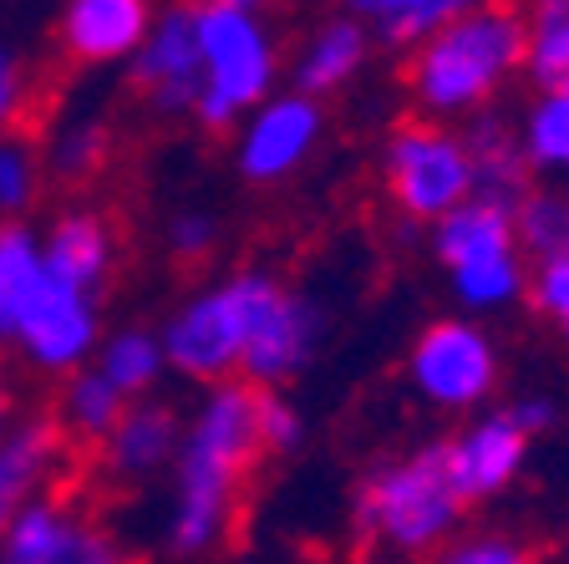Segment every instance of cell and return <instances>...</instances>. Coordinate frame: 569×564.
I'll return each mask as SVG.
<instances>
[{
    "label": "cell",
    "mask_w": 569,
    "mask_h": 564,
    "mask_svg": "<svg viewBox=\"0 0 569 564\" xmlns=\"http://www.w3.org/2000/svg\"><path fill=\"white\" fill-rule=\"evenodd\" d=\"M254 402H260V387L234 376L219 387H203V397L183 417V443L173 458V504H168V550L178 560H203L234 530L244 483L264 458Z\"/></svg>",
    "instance_id": "cell-1"
},
{
    "label": "cell",
    "mask_w": 569,
    "mask_h": 564,
    "mask_svg": "<svg viewBox=\"0 0 569 564\" xmlns=\"http://www.w3.org/2000/svg\"><path fill=\"white\" fill-rule=\"evenodd\" d=\"M523 11L488 0L407 51V92L432 122L473 118L523 71Z\"/></svg>",
    "instance_id": "cell-2"
},
{
    "label": "cell",
    "mask_w": 569,
    "mask_h": 564,
    "mask_svg": "<svg viewBox=\"0 0 569 564\" xmlns=\"http://www.w3.org/2000/svg\"><path fill=\"white\" fill-rule=\"evenodd\" d=\"M468 498L448 468V443H427L407 458H391L356 483L351 524L361 540L391 554H438L458 534Z\"/></svg>",
    "instance_id": "cell-3"
},
{
    "label": "cell",
    "mask_w": 569,
    "mask_h": 564,
    "mask_svg": "<svg viewBox=\"0 0 569 564\" xmlns=\"http://www.w3.org/2000/svg\"><path fill=\"white\" fill-rule=\"evenodd\" d=\"M203 57V92L193 102V122L209 132L239 128L244 112L264 102L280 82V41L270 21L229 0H193Z\"/></svg>",
    "instance_id": "cell-4"
},
{
    "label": "cell",
    "mask_w": 569,
    "mask_h": 564,
    "mask_svg": "<svg viewBox=\"0 0 569 564\" xmlns=\"http://www.w3.org/2000/svg\"><path fill=\"white\" fill-rule=\"evenodd\" d=\"M270 285H274L270 270H234L224 280L183 295L158 326L168 372L183 376V382H199V387L234 382L239 362H244L249 326L260 316V300Z\"/></svg>",
    "instance_id": "cell-5"
},
{
    "label": "cell",
    "mask_w": 569,
    "mask_h": 564,
    "mask_svg": "<svg viewBox=\"0 0 569 564\" xmlns=\"http://www.w3.org/2000/svg\"><path fill=\"white\" fill-rule=\"evenodd\" d=\"M432 249L468 310H509L529 295V265L513 229V209L468 199L432 224Z\"/></svg>",
    "instance_id": "cell-6"
},
{
    "label": "cell",
    "mask_w": 569,
    "mask_h": 564,
    "mask_svg": "<svg viewBox=\"0 0 569 564\" xmlns=\"http://www.w3.org/2000/svg\"><path fill=\"white\" fill-rule=\"evenodd\" d=\"M387 194L397 214L412 224H438L458 204L473 199V158L458 128L432 118H412L387 138L381 154Z\"/></svg>",
    "instance_id": "cell-7"
},
{
    "label": "cell",
    "mask_w": 569,
    "mask_h": 564,
    "mask_svg": "<svg viewBox=\"0 0 569 564\" xmlns=\"http://www.w3.org/2000/svg\"><path fill=\"white\" fill-rule=\"evenodd\" d=\"M407 376L422 402L442 412H468L493 397L498 387V346L473 320H432L412 342Z\"/></svg>",
    "instance_id": "cell-8"
},
{
    "label": "cell",
    "mask_w": 569,
    "mask_h": 564,
    "mask_svg": "<svg viewBox=\"0 0 569 564\" xmlns=\"http://www.w3.org/2000/svg\"><path fill=\"white\" fill-rule=\"evenodd\" d=\"M320 132H326V112L316 97L296 92V87L270 92L234 128V174L260 188L284 184L310 164V154L320 148Z\"/></svg>",
    "instance_id": "cell-9"
},
{
    "label": "cell",
    "mask_w": 569,
    "mask_h": 564,
    "mask_svg": "<svg viewBox=\"0 0 569 564\" xmlns=\"http://www.w3.org/2000/svg\"><path fill=\"white\" fill-rule=\"evenodd\" d=\"M107 326H102V295L77 290V285L61 280H41L31 310L21 316V330H16V352L31 372L41 376H61L67 382L71 372L92 366L97 346H102Z\"/></svg>",
    "instance_id": "cell-10"
},
{
    "label": "cell",
    "mask_w": 569,
    "mask_h": 564,
    "mask_svg": "<svg viewBox=\"0 0 569 564\" xmlns=\"http://www.w3.org/2000/svg\"><path fill=\"white\" fill-rule=\"evenodd\" d=\"M320 342H326V310L306 290H290V285L274 280L260 300L254 326H249L239 382H249V387H260V392L290 387L320 356Z\"/></svg>",
    "instance_id": "cell-11"
},
{
    "label": "cell",
    "mask_w": 569,
    "mask_h": 564,
    "mask_svg": "<svg viewBox=\"0 0 569 564\" xmlns=\"http://www.w3.org/2000/svg\"><path fill=\"white\" fill-rule=\"evenodd\" d=\"M128 77L138 97L153 107L158 118H193V102L203 92V57H199V21H193V0L163 6L128 61Z\"/></svg>",
    "instance_id": "cell-12"
},
{
    "label": "cell",
    "mask_w": 569,
    "mask_h": 564,
    "mask_svg": "<svg viewBox=\"0 0 569 564\" xmlns=\"http://www.w3.org/2000/svg\"><path fill=\"white\" fill-rule=\"evenodd\" d=\"M153 21V0H61L57 51L71 67H128Z\"/></svg>",
    "instance_id": "cell-13"
},
{
    "label": "cell",
    "mask_w": 569,
    "mask_h": 564,
    "mask_svg": "<svg viewBox=\"0 0 569 564\" xmlns=\"http://www.w3.org/2000/svg\"><path fill=\"white\" fill-rule=\"evenodd\" d=\"M529 447H533V437L523 433L509 407L483 412L458 437H448V468H452L458 494L468 498V508L503 494L523 473V463H529Z\"/></svg>",
    "instance_id": "cell-14"
},
{
    "label": "cell",
    "mask_w": 569,
    "mask_h": 564,
    "mask_svg": "<svg viewBox=\"0 0 569 564\" xmlns=\"http://www.w3.org/2000/svg\"><path fill=\"white\" fill-rule=\"evenodd\" d=\"M178 443H183V412L163 397L128 402L118 427L97 443V463L112 483H153L158 473L173 468Z\"/></svg>",
    "instance_id": "cell-15"
},
{
    "label": "cell",
    "mask_w": 569,
    "mask_h": 564,
    "mask_svg": "<svg viewBox=\"0 0 569 564\" xmlns=\"http://www.w3.org/2000/svg\"><path fill=\"white\" fill-rule=\"evenodd\" d=\"M41 255H47V280L102 295L118 270V229L92 204H71L41 229Z\"/></svg>",
    "instance_id": "cell-16"
},
{
    "label": "cell",
    "mask_w": 569,
    "mask_h": 564,
    "mask_svg": "<svg viewBox=\"0 0 569 564\" xmlns=\"http://www.w3.org/2000/svg\"><path fill=\"white\" fill-rule=\"evenodd\" d=\"M61 453H67V433L57 427V417H21L0 437V534L11 530L21 508L51 494Z\"/></svg>",
    "instance_id": "cell-17"
},
{
    "label": "cell",
    "mask_w": 569,
    "mask_h": 564,
    "mask_svg": "<svg viewBox=\"0 0 569 564\" xmlns=\"http://www.w3.org/2000/svg\"><path fill=\"white\" fill-rule=\"evenodd\" d=\"M102 530H92L82 514L61 498H36L16 514V524L0 534V564H77Z\"/></svg>",
    "instance_id": "cell-18"
},
{
    "label": "cell",
    "mask_w": 569,
    "mask_h": 564,
    "mask_svg": "<svg viewBox=\"0 0 569 564\" xmlns=\"http://www.w3.org/2000/svg\"><path fill=\"white\" fill-rule=\"evenodd\" d=\"M367 57H371L367 26L351 21V16H331V21H320L316 31L300 41L296 67H290V87L320 102L326 92H341L356 71L367 67Z\"/></svg>",
    "instance_id": "cell-19"
},
{
    "label": "cell",
    "mask_w": 569,
    "mask_h": 564,
    "mask_svg": "<svg viewBox=\"0 0 569 564\" xmlns=\"http://www.w3.org/2000/svg\"><path fill=\"white\" fill-rule=\"evenodd\" d=\"M462 142H468V158H473V199L519 209L523 194L533 188L519 128H509L503 118L483 112V118H473L468 128H462Z\"/></svg>",
    "instance_id": "cell-20"
},
{
    "label": "cell",
    "mask_w": 569,
    "mask_h": 564,
    "mask_svg": "<svg viewBox=\"0 0 569 564\" xmlns=\"http://www.w3.org/2000/svg\"><path fill=\"white\" fill-rule=\"evenodd\" d=\"M41 280H47L41 229L26 219H0V346L16 342L21 316L31 310Z\"/></svg>",
    "instance_id": "cell-21"
},
{
    "label": "cell",
    "mask_w": 569,
    "mask_h": 564,
    "mask_svg": "<svg viewBox=\"0 0 569 564\" xmlns=\"http://www.w3.org/2000/svg\"><path fill=\"white\" fill-rule=\"evenodd\" d=\"M478 6H488V0H346V16L361 21L387 47H417L422 36L478 11Z\"/></svg>",
    "instance_id": "cell-22"
},
{
    "label": "cell",
    "mask_w": 569,
    "mask_h": 564,
    "mask_svg": "<svg viewBox=\"0 0 569 564\" xmlns=\"http://www.w3.org/2000/svg\"><path fill=\"white\" fill-rule=\"evenodd\" d=\"M92 366L128 402L153 397L158 382L168 376V356H163V342H158L153 326H118V330H107L102 346H97V356H92Z\"/></svg>",
    "instance_id": "cell-23"
},
{
    "label": "cell",
    "mask_w": 569,
    "mask_h": 564,
    "mask_svg": "<svg viewBox=\"0 0 569 564\" xmlns=\"http://www.w3.org/2000/svg\"><path fill=\"white\" fill-rule=\"evenodd\" d=\"M128 412V397H122L112 382H107L97 366H82L61 382V407H57V427L71 437V443H102L118 417Z\"/></svg>",
    "instance_id": "cell-24"
},
{
    "label": "cell",
    "mask_w": 569,
    "mask_h": 564,
    "mask_svg": "<svg viewBox=\"0 0 569 564\" xmlns=\"http://www.w3.org/2000/svg\"><path fill=\"white\" fill-rule=\"evenodd\" d=\"M523 71L539 92L569 87V0H529L523 11Z\"/></svg>",
    "instance_id": "cell-25"
},
{
    "label": "cell",
    "mask_w": 569,
    "mask_h": 564,
    "mask_svg": "<svg viewBox=\"0 0 569 564\" xmlns=\"http://www.w3.org/2000/svg\"><path fill=\"white\" fill-rule=\"evenodd\" d=\"M519 142L533 178L569 188V87L565 92H539L519 122Z\"/></svg>",
    "instance_id": "cell-26"
},
{
    "label": "cell",
    "mask_w": 569,
    "mask_h": 564,
    "mask_svg": "<svg viewBox=\"0 0 569 564\" xmlns=\"http://www.w3.org/2000/svg\"><path fill=\"white\" fill-rule=\"evenodd\" d=\"M107 154H112V132H107V122L71 118V122H61V128L51 132L47 158H41V164H47L57 178H67V184H87L92 174H102Z\"/></svg>",
    "instance_id": "cell-27"
},
{
    "label": "cell",
    "mask_w": 569,
    "mask_h": 564,
    "mask_svg": "<svg viewBox=\"0 0 569 564\" xmlns=\"http://www.w3.org/2000/svg\"><path fill=\"white\" fill-rule=\"evenodd\" d=\"M513 229H519V245L533 259L565 255L569 249V188H529L523 204L513 209Z\"/></svg>",
    "instance_id": "cell-28"
},
{
    "label": "cell",
    "mask_w": 569,
    "mask_h": 564,
    "mask_svg": "<svg viewBox=\"0 0 569 564\" xmlns=\"http://www.w3.org/2000/svg\"><path fill=\"white\" fill-rule=\"evenodd\" d=\"M41 184H47L41 148L21 132H6L0 138V219H26L41 199Z\"/></svg>",
    "instance_id": "cell-29"
},
{
    "label": "cell",
    "mask_w": 569,
    "mask_h": 564,
    "mask_svg": "<svg viewBox=\"0 0 569 564\" xmlns=\"http://www.w3.org/2000/svg\"><path fill=\"white\" fill-rule=\"evenodd\" d=\"M432 564H539V560H533V550L523 540H513V534L483 530V534H452V540L432 554Z\"/></svg>",
    "instance_id": "cell-30"
},
{
    "label": "cell",
    "mask_w": 569,
    "mask_h": 564,
    "mask_svg": "<svg viewBox=\"0 0 569 564\" xmlns=\"http://www.w3.org/2000/svg\"><path fill=\"white\" fill-rule=\"evenodd\" d=\"M254 423H260V447L274 453V458H284V453H296L306 443V417H300V407L284 392H260Z\"/></svg>",
    "instance_id": "cell-31"
},
{
    "label": "cell",
    "mask_w": 569,
    "mask_h": 564,
    "mask_svg": "<svg viewBox=\"0 0 569 564\" xmlns=\"http://www.w3.org/2000/svg\"><path fill=\"white\" fill-rule=\"evenodd\" d=\"M529 295H533V310L569 342V249L549 259H533Z\"/></svg>",
    "instance_id": "cell-32"
},
{
    "label": "cell",
    "mask_w": 569,
    "mask_h": 564,
    "mask_svg": "<svg viewBox=\"0 0 569 564\" xmlns=\"http://www.w3.org/2000/svg\"><path fill=\"white\" fill-rule=\"evenodd\" d=\"M163 245L178 265H203V259L213 255V245H219V219H213L209 209H178L173 219H168Z\"/></svg>",
    "instance_id": "cell-33"
},
{
    "label": "cell",
    "mask_w": 569,
    "mask_h": 564,
    "mask_svg": "<svg viewBox=\"0 0 569 564\" xmlns=\"http://www.w3.org/2000/svg\"><path fill=\"white\" fill-rule=\"evenodd\" d=\"M26 107H31V77L21 71V61L11 51L0 47V138L16 132V122L26 118Z\"/></svg>",
    "instance_id": "cell-34"
},
{
    "label": "cell",
    "mask_w": 569,
    "mask_h": 564,
    "mask_svg": "<svg viewBox=\"0 0 569 564\" xmlns=\"http://www.w3.org/2000/svg\"><path fill=\"white\" fill-rule=\"evenodd\" d=\"M509 412H513V417H519V427H523V433H529V437H545L549 427L559 423V407H555V397H519Z\"/></svg>",
    "instance_id": "cell-35"
},
{
    "label": "cell",
    "mask_w": 569,
    "mask_h": 564,
    "mask_svg": "<svg viewBox=\"0 0 569 564\" xmlns=\"http://www.w3.org/2000/svg\"><path fill=\"white\" fill-rule=\"evenodd\" d=\"M16 423H21V417H16V382H11V372L0 366V437L11 433Z\"/></svg>",
    "instance_id": "cell-36"
},
{
    "label": "cell",
    "mask_w": 569,
    "mask_h": 564,
    "mask_svg": "<svg viewBox=\"0 0 569 564\" xmlns=\"http://www.w3.org/2000/svg\"><path fill=\"white\" fill-rule=\"evenodd\" d=\"M77 564H132V560H128V554H122L118 544H112V540H107V534H102V540H97L92 550H87Z\"/></svg>",
    "instance_id": "cell-37"
},
{
    "label": "cell",
    "mask_w": 569,
    "mask_h": 564,
    "mask_svg": "<svg viewBox=\"0 0 569 564\" xmlns=\"http://www.w3.org/2000/svg\"><path fill=\"white\" fill-rule=\"evenodd\" d=\"M229 6H249V11H260L264 0H229Z\"/></svg>",
    "instance_id": "cell-38"
}]
</instances>
